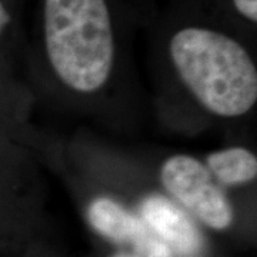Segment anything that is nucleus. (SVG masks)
<instances>
[{
    "mask_svg": "<svg viewBox=\"0 0 257 257\" xmlns=\"http://www.w3.org/2000/svg\"><path fill=\"white\" fill-rule=\"evenodd\" d=\"M169 52L187 89L209 111L221 117H237L254 106L256 66L233 37L190 26L172 36Z\"/></svg>",
    "mask_w": 257,
    "mask_h": 257,
    "instance_id": "1",
    "label": "nucleus"
},
{
    "mask_svg": "<svg viewBox=\"0 0 257 257\" xmlns=\"http://www.w3.org/2000/svg\"><path fill=\"white\" fill-rule=\"evenodd\" d=\"M43 35L49 62L66 86L92 93L106 83L114 57L107 0H43Z\"/></svg>",
    "mask_w": 257,
    "mask_h": 257,
    "instance_id": "2",
    "label": "nucleus"
},
{
    "mask_svg": "<svg viewBox=\"0 0 257 257\" xmlns=\"http://www.w3.org/2000/svg\"><path fill=\"white\" fill-rule=\"evenodd\" d=\"M165 189L196 217L213 229H226L233 220L229 200L213 183L197 159L179 155L167 159L160 170Z\"/></svg>",
    "mask_w": 257,
    "mask_h": 257,
    "instance_id": "3",
    "label": "nucleus"
},
{
    "mask_svg": "<svg viewBox=\"0 0 257 257\" xmlns=\"http://www.w3.org/2000/svg\"><path fill=\"white\" fill-rule=\"evenodd\" d=\"M142 214L163 243L187 256L200 251L202 234L176 204L163 196H149L142 203Z\"/></svg>",
    "mask_w": 257,
    "mask_h": 257,
    "instance_id": "4",
    "label": "nucleus"
},
{
    "mask_svg": "<svg viewBox=\"0 0 257 257\" xmlns=\"http://www.w3.org/2000/svg\"><path fill=\"white\" fill-rule=\"evenodd\" d=\"M87 216L93 227L100 234L119 244H132L135 251L149 250L162 243L143 221L109 197L93 200Z\"/></svg>",
    "mask_w": 257,
    "mask_h": 257,
    "instance_id": "5",
    "label": "nucleus"
},
{
    "mask_svg": "<svg viewBox=\"0 0 257 257\" xmlns=\"http://www.w3.org/2000/svg\"><path fill=\"white\" fill-rule=\"evenodd\" d=\"M207 165L220 182L230 186L248 183L257 176L256 156L243 147L214 152L207 157Z\"/></svg>",
    "mask_w": 257,
    "mask_h": 257,
    "instance_id": "6",
    "label": "nucleus"
},
{
    "mask_svg": "<svg viewBox=\"0 0 257 257\" xmlns=\"http://www.w3.org/2000/svg\"><path fill=\"white\" fill-rule=\"evenodd\" d=\"M234 9L244 19L256 23L257 22V0H233Z\"/></svg>",
    "mask_w": 257,
    "mask_h": 257,
    "instance_id": "7",
    "label": "nucleus"
},
{
    "mask_svg": "<svg viewBox=\"0 0 257 257\" xmlns=\"http://www.w3.org/2000/svg\"><path fill=\"white\" fill-rule=\"evenodd\" d=\"M113 257H170V250L166 243H160L156 247L149 248V250H140L133 253H120Z\"/></svg>",
    "mask_w": 257,
    "mask_h": 257,
    "instance_id": "8",
    "label": "nucleus"
},
{
    "mask_svg": "<svg viewBox=\"0 0 257 257\" xmlns=\"http://www.w3.org/2000/svg\"><path fill=\"white\" fill-rule=\"evenodd\" d=\"M10 23H12V18H10L9 10L6 9V6L0 0V36L5 33V30L8 29Z\"/></svg>",
    "mask_w": 257,
    "mask_h": 257,
    "instance_id": "9",
    "label": "nucleus"
}]
</instances>
